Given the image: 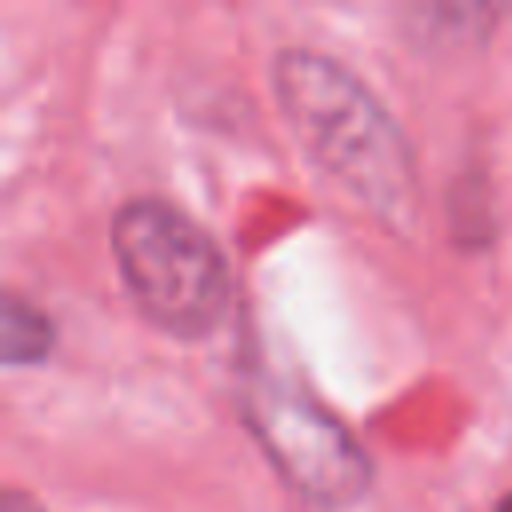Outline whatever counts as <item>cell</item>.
<instances>
[{
  "label": "cell",
  "instance_id": "obj_1",
  "mask_svg": "<svg viewBox=\"0 0 512 512\" xmlns=\"http://www.w3.org/2000/svg\"><path fill=\"white\" fill-rule=\"evenodd\" d=\"M272 84L304 152L384 228L412 232L420 224L416 156L376 92L316 48H284Z\"/></svg>",
  "mask_w": 512,
  "mask_h": 512
},
{
  "label": "cell",
  "instance_id": "obj_2",
  "mask_svg": "<svg viewBox=\"0 0 512 512\" xmlns=\"http://www.w3.org/2000/svg\"><path fill=\"white\" fill-rule=\"evenodd\" d=\"M112 256L132 304L176 340L208 336L228 308V264L220 244L184 208L136 196L112 216Z\"/></svg>",
  "mask_w": 512,
  "mask_h": 512
},
{
  "label": "cell",
  "instance_id": "obj_3",
  "mask_svg": "<svg viewBox=\"0 0 512 512\" xmlns=\"http://www.w3.org/2000/svg\"><path fill=\"white\" fill-rule=\"evenodd\" d=\"M240 412L276 472L308 500L352 504L368 492L372 464L364 448L300 384L252 372L240 388Z\"/></svg>",
  "mask_w": 512,
  "mask_h": 512
},
{
  "label": "cell",
  "instance_id": "obj_4",
  "mask_svg": "<svg viewBox=\"0 0 512 512\" xmlns=\"http://www.w3.org/2000/svg\"><path fill=\"white\" fill-rule=\"evenodd\" d=\"M56 344V328L52 320L32 304L24 300L16 288L4 292V304H0V356L8 368L16 364H40Z\"/></svg>",
  "mask_w": 512,
  "mask_h": 512
},
{
  "label": "cell",
  "instance_id": "obj_5",
  "mask_svg": "<svg viewBox=\"0 0 512 512\" xmlns=\"http://www.w3.org/2000/svg\"><path fill=\"white\" fill-rule=\"evenodd\" d=\"M0 512H44V508H40L32 496H24V492L8 488V492H4V508H0Z\"/></svg>",
  "mask_w": 512,
  "mask_h": 512
},
{
  "label": "cell",
  "instance_id": "obj_6",
  "mask_svg": "<svg viewBox=\"0 0 512 512\" xmlns=\"http://www.w3.org/2000/svg\"><path fill=\"white\" fill-rule=\"evenodd\" d=\"M496 512H512V496H504V500L496 504Z\"/></svg>",
  "mask_w": 512,
  "mask_h": 512
}]
</instances>
